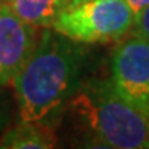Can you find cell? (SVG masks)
I'll return each mask as SVG.
<instances>
[{
	"label": "cell",
	"instance_id": "7a4b0ae2",
	"mask_svg": "<svg viewBox=\"0 0 149 149\" xmlns=\"http://www.w3.org/2000/svg\"><path fill=\"white\" fill-rule=\"evenodd\" d=\"M69 107L91 146L149 148V116L122 96L111 78L78 85Z\"/></svg>",
	"mask_w": 149,
	"mask_h": 149
},
{
	"label": "cell",
	"instance_id": "277c9868",
	"mask_svg": "<svg viewBox=\"0 0 149 149\" xmlns=\"http://www.w3.org/2000/svg\"><path fill=\"white\" fill-rule=\"evenodd\" d=\"M111 81L122 96L149 116V38L132 35L114 49Z\"/></svg>",
	"mask_w": 149,
	"mask_h": 149
},
{
	"label": "cell",
	"instance_id": "30bf717a",
	"mask_svg": "<svg viewBox=\"0 0 149 149\" xmlns=\"http://www.w3.org/2000/svg\"><path fill=\"white\" fill-rule=\"evenodd\" d=\"M79 2H85V0H72L70 5H74V3H79Z\"/></svg>",
	"mask_w": 149,
	"mask_h": 149
},
{
	"label": "cell",
	"instance_id": "5b68a950",
	"mask_svg": "<svg viewBox=\"0 0 149 149\" xmlns=\"http://www.w3.org/2000/svg\"><path fill=\"white\" fill-rule=\"evenodd\" d=\"M37 28L26 23L0 2V84H11L29 61L37 46Z\"/></svg>",
	"mask_w": 149,
	"mask_h": 149
},
{
	"label": "cell",
	"instance_id": "9c48e42d",
	"mask_svg": "<svg viewBox=\"0 0 149 149\" xmlns=\"http://www.w3.org/2000/svg\"><path fill=\"white\" fill-rule=\"evenodd\" d=\"M126 2H128V5L131 6V9H132V12L135 15L140 14L145 8L149 6V0H126Z\"/></svg>",
	"mask_w": 149,
	"mask_h": 149
},
{
	"label": "cell",
	"instance_id": "52a82bcc",
	"mask_svg": "<svg viewBox=\"0 0 149 149\" xmlns=\"http://www.w3.org/2000/svg\"><path fill=\"white\" fill-rule=\"evenodd\" d=\"M11 9L33 28H52L72 0H6Z\"/></svg>",
	"mask_w": 149,
	"mask_h": 149
},
{
	"label": "cell",
	"instance_id": "ba28073f",
	"mask_svg": "<svg viewBox=\"0 0 149 149\" xmlns=\"http://www.w3.org/2000/svg\"><path fill=\"white\" fill-rule=\"evenodd\" d=\"M134 35L149 38V6L145 8L140 14L135 15V23H134Z\"/></svg>",
	"mask_w": 149,
	"mask_h": 149
},
{
	"label": "cell",
	"instance_id": "6da1fadb",
	"mask_svg": "<svg viewBox=\"0 0 149 149\" xmlns=\"http://www.w3.org/2000/svg\"><path fill=\"white\" fill-rule=\"evenodd\" d=\"M76 44L46 28L29 61L11 82L22 120L46 122L72 97L82 61Z\"/></svg>",
	"mask_w": 149,
	"mask_h": 149
},
{
	"label": "cell",
	"instance_id": "8992f818",
	"mask_svg": "<svg viewBox=\"0 0 149 149\" xmlns=\"http://www.w3.org/2000/svg\"><path fill=\"white\" fill-rule=\"evenodd\" d=\"M56 146V135L46 122L20 120L0 137V149H49Z\"/></svg>",
	"mask_w": 149,
	"mask_h": 149
},
{
	"label": "cell",
	"instance_id": "3957f363",
	"mask_svg": "<svg viewBox=\"0 0 149 149\" xmlns=\"http://www.w3.org/2000/svg\"><path fill=\"white\" fill-rule=\"evenodd\" d=\"M134 23L126 0H85L65 8L52 29L78 44H99L125 38Z\"/></svg>",
	"mask_w": 149,
	"mask_h": 149
}]
</instances>
